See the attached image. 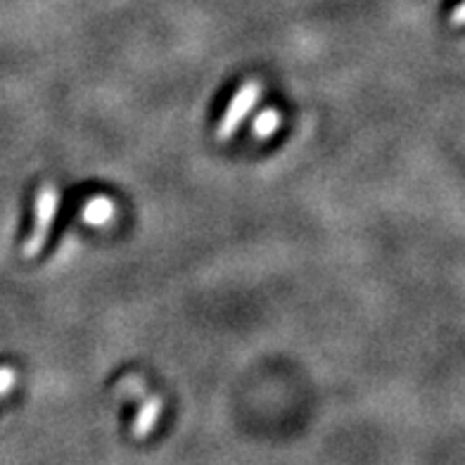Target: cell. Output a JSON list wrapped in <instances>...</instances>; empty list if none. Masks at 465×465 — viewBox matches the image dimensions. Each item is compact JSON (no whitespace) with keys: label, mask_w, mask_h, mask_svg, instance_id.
<instances>
[{"label":"cell","mask_w":465,"mask_h":465,"mask_svg":"<svg viewBox=\"0 0 465 465\" xmlns=\"http://www.w3.org/2000/svg\"><path fill=\"white\" fill-rule=\"evenodd\" d=\"M451 22H453V25H465V3H460V5L453 10Z\"/></svg>","instance_id":"obj_6"},{"label":"cell","mask_w":465,"mask_h":465,"mask_svg":"<svg viewBox=\"0 0 465 465\" xmlns=\"http://www.w3.org/2000/svg\"><path fill=\"white\" fill-rule=\"evenodd\" d=\"M15 382H17V371L10 366H0V399L13 390Z\"/></svg>","instance_id":"obj_5"},{"label":"cell","mask_w":465,"mask_h":465,"mask_svg":"<svg viewBox=\"0 0 465 465\" xmlns=\"http://www.w3.org/2000/svg\"><path fill=\"white\" fill-rule=\"evenodd\" d=\"M116 394L122 397V394H126L129 399H138L141 401V406H138V416H135L134 420V437L135 440H145L150 432H153V428L157 425V420H160L162 416V397H157V394H150V390H147V382L141 378V375H124L119 382H116Z\"/></svg>","instance_id":"obj_1"},{"label":"cell","mask_w":465,"mask_h":465,"mask_svg":"<svg viewBox=\"0 0 465 465\" xmlns=\"http://www.w3.org/2000/svg\"><path fill=\"white\" fill-rule=\"evenodd\" d=\"M278 122H281V119H278L276 112H266V114H263V119H257V124H254V134L271 135L273 131L278 129Z\"/></svg>","instance_id":"obj_4"},{"label":"cell","mask_w":465,"mask_h":465,"mask_svg":"<svg viewBox=\"0 0 465 465\" xmlns=\"http://www.w3.org/2000/svg\"><path fill=\"white\" fill-rule=\"evenodd\" d=\"M262 93H263V86H262V81L257 79L245 81V84L238 88V93H235L231 103H228L223 116L219 119V126H216V141L221 143L231 141L232 135H235V131L240 129L242 119H245V116L252 112V107L259 103Z\"/></svg>","instance_id":"obj_3"},{"label":"cell","mask_w":465,"mask_h":465,"mask_svg":"<svg viewBox=\"0 0 465 465\" xmlns=\"http://www.w3.org/2000/svg\"><path fill=\"white\" fill-rule=\"evenodd\" d=\"M57 207H60V193L53 183H44L36 193V219H34V228H31L29 238L22 245V257L34 259L41 254L45 240H48L53 223H55Z\"/></svg>","instance_id":"obj_2"}]
</instances>
